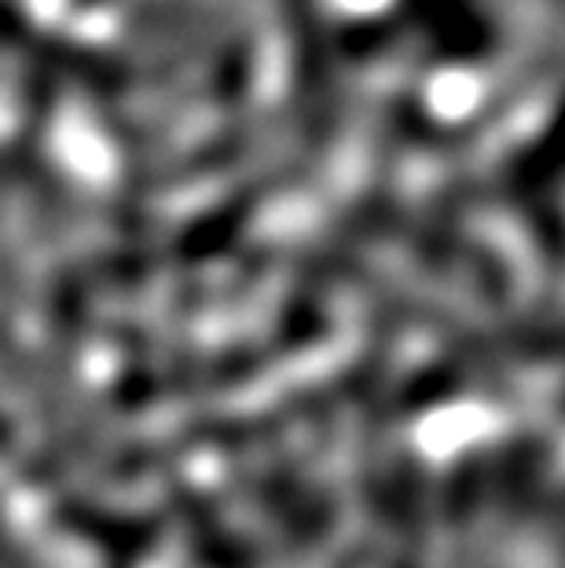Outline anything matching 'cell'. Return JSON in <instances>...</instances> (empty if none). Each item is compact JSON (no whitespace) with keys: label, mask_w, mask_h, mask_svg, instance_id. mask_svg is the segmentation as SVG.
Segmentation results:
<instances>
[{"label":"cell","mask_w":565,"mask_h":568,"mask_svg":"<svg viewBox=\"0 0 565 568\" xmlns=\"http://www.w3.org/2000/svg\"><path fill=\"white\" fill-rule=\"evenodd\" d=\"M415 11L437 44L434 52L448 59H481L492 52V27L474 0H415Z\"/></svg>","instance_id":"6da1fadb"}]
</instances>
